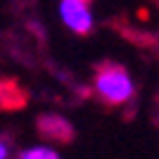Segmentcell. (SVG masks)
<instances>
[{
	"instance_id": "1",
	"label": "cell",
	"mask_w": 159,
	"mask_h": 159,
	"mask_svg": "<svg viewBox=\"0 0 159 159\" xmlns=\"http://www.w3.org/2000/svg\"><path fill=\"white\" fill-rule=\"evenodd\" d=\"M93 90L105 105L119 107L135 98V81L121 64H102L95 71Z\"/></svg>"
},
{
	"instance_id": "2",
	"label": "cell",
	"mask_w": 159,
	"mask_h": 159,
	"mask_svg": "<svg viewBox=\"0 0 159 159\" xmlns=\"http://www.w3.org/2000/svg\"><path fill=\"white\" fill-rule=\"evenodd\" d=\"M93 0H60V19L76 36H88L95 26Z\"/></svg>"
},
{
	"instance_id": "3",
	"label": "cell",
	"mask_w": 159,
	"mask_h": 159,
	"mask_svg": "<svg viewBox=\"0 0 159 159\" xmlns=\"http://www.w3.org/2000/svg\"><path fill=\"white\" fill-rule=\"evenodd\" d=\"M38 131L45 135L48 140H69L74 135L69 121L60 114H45L38 119Z\"/></svg>"
},
{
	"instance_id": "4",
	"label": "cell",
	"mask_w": 159,
	"mask_h": 159,
	"mask_svg": "<svg viewBox=\"0 0 159 159\" xmlns=\"http://www.w3.org/2000/svg\"><path fill=\"white\" fill-rule=\"evenodd\" d=\"M17 159H62V157H60V152L50 145H33V147L21 150Z\"/></svg>"
},
{
	"instance_id": "5",
	"label": "cell",
	"mask_w": 159,
	"mask_h": 159,
	"mask_svg": "<svg viewBox=\"0 0 159 159\" xmlns=\"http://www.w3.org/2000/svg\"><path fill=\"white\" fill-rule=\"evenodd\" d=\"M0 159H10V143L0 138Z\"/></svg>"
}]
</instances>
